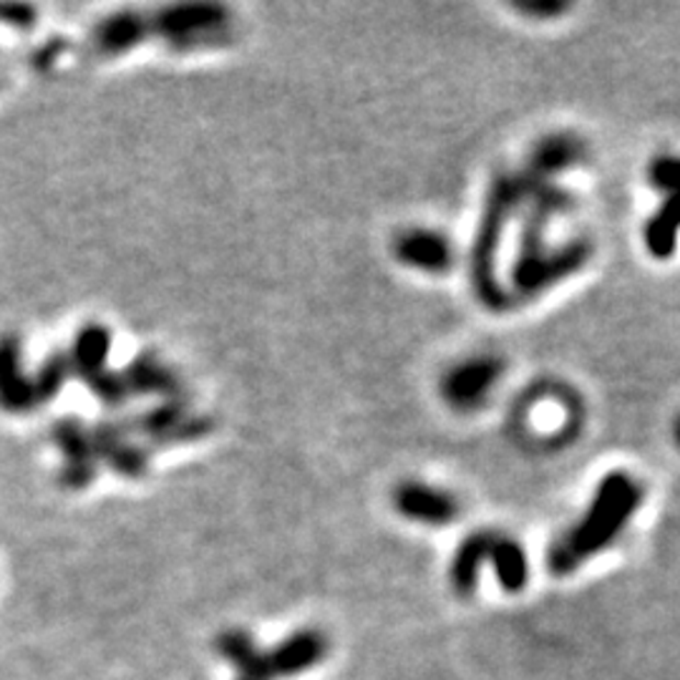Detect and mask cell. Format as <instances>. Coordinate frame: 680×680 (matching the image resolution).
<instances>
[{"label":"cell","instance_id":"cell-1","mask_svg":"<svg viewBox=\"0 0 680 680\" xmlns=\"http://www.w3.org/2000/svg\"><path fill=\"white\" fill-rule=\"evenodd\" d=\"M641 491L627 476H610L602 481L598 499L592 501L588 517L565 534L549 552V569L555 575H567L580 567L585 559L594 552H600L605 544L617 537L625 522L637 509Z\"/></svg>","mask_w":680,"mask_h":680},{"label":"cell","instance_id":"cell-2","mask_svg":"<svg viewBox=\"0 0 680 680\" xmlns=\"http://www.w3.org/2000/svg\"><path fill=\"white\" fill-rule=\"evenodd\" d=\"M484 559L495 565L501 588L520 592L526 585V557L522 547L505 534L479 532L472 534L452 559V585L458 594H472Z\"/></svg>","mask_w":680,"mask_h":680},{"label":"cell","instance_id":"cell-3","mask_svg":"<svg viewBox=\"0 0 680 680\" xmlns=\"http://www.w3.org/2000/svg\"><path fill=\"white\" fill-rule=\"evenodd\" d=\"M225 11L219 5L165 8L157 19L147 21L149 31L161 33L169 44L182 48L209 44V38H217V33L225 29Z\"/></svg>","mask_w":680,"mask_h":680},{"label":"cell","instance_id":"cell-4","mask_svg":"<svg viewBox=\"0 0 680 680\" xmlns=\"http://www.w3.org/2000/svg\"><path fill=\"white\" fill-rule=\"evenodd\" d=\"M326 656L328 637L316 631V627H303V631L287 635L283 643L275 645V648L268 653V662L272 676L277 680L301 676L305 670L316 668Z\"/></svg>","mask_w":680,"mask_h":680},{"label":"cell","instance_id":"cell-5","mask_svg":"<svg viewBox=\"0 0 680 680\" xmlns=\"http://www.w3.org/2000/svg\"><path fill=\"white\" fill-rule=\"evenodd\" d=\"M54 437L66 456L64 484L71 489H81L93 479V456L97 446L89 437V431L79 421H61V427L54 431Z\"/></svg>","mask_w":680,"mask_h":680},{"label":"cell","instance_id":"cell-6","mask_svg":"<svg viewBox=\"0 0 680 680\" xmlns=\"http://www.w3.org/2000/svg\"><path fill=\"white\" fill-rule=\"evenodd\" d=\"M215 648L229 666L237 668V680H275L268 662V653L258 648L250 633L225 631L219 633Z\"/></svg>","mask_w":680,"mask_h":680},{"label":"cell","instance_id":"cell-7","mask_svg":"<svg viewBox=\"0 0 680 680\" xmlns=\"http://www.w3.org/2000/svg\"><path fill=\"white\" fill-rule=\"evenodd\" d=\"M398 512L408 520H419L427 524H446L456 517V501L444 491L421 487V484H406L396 491Z\"/></svg>","mask_w":680,"mask_h":680},{"label":"cell","instance_id":"cell-8","mask_svg":"<svg viewBox=\"0 0 680 680\" xmlns=\"http://www.w3.org/2000/svg\"><path fill=\"white\" fill-rule=\"evenodd\" d=\"M19 340L3 338L0 340V406L11 408V411H23L31 408L29 401H36L38 390L21 376L19 365Z\"/></svg>","mask_w":680,"mask_h":680},{"label":"cell","instance_id":"cell-9","mask_svg":"<svg viewBox=\"0 0 680 680\" xmlns=\"http://www.w3.org/2000/svg\"><path fill=\"white\" fill-rule=\"evenodd\" d=\"M149 25L144 19H139L136 13H124V15H114L109 19L104 25H99L97 31V48L101 54H122V50L132 48L134 44H139V38L144 36Z\"/></svg>","mask_w":680,"mask_h":680},{"label":"cell","instance_id":"cell-10","mask_svg":"<svg viewBox=\"0 0 680 680\" xmlns=\"http://www.w3.org/2000/svg\"><path fill=\"white\" fill-rule=\"evenodd\" d=\"M398 252H401L406 262L427 270H441L449 260V245L431 233L406 235L401 245H398Z\"/></svg>","mask_w":680,"mask_h":680},{"label":"cell","instance_id":"cell-11","mask_svg":"<svg viewBox=\"0 0 680 680\" xmlns=\"http://www.w3.org/2000/svg\"><path fill=\"white\" fill-rule=\"evenodd\" d=\"M495 376L497 371L491 361H479L474 365H466L456 376L449 378V390H452V398H456V401H472V398L481 396L484 390L489 388Z\"/></svg>","mask_w":680,"mask_h":680},{"label":"cell","instance_id":"cell-12","mask_svg":"<svg viewBox=\"0 0 680 680\" xmlns=\"http://www.w3.org/2000/svg\"><path fill=\"white\" fill-rule=\"evenodd\" d=\"M129 390H151V394H161V390L174 388V376L165 365H159L155 359H141L134 365V376L126 381Z\"/></svg>","mask_w":680,"mask_h":680}]
</instances>
